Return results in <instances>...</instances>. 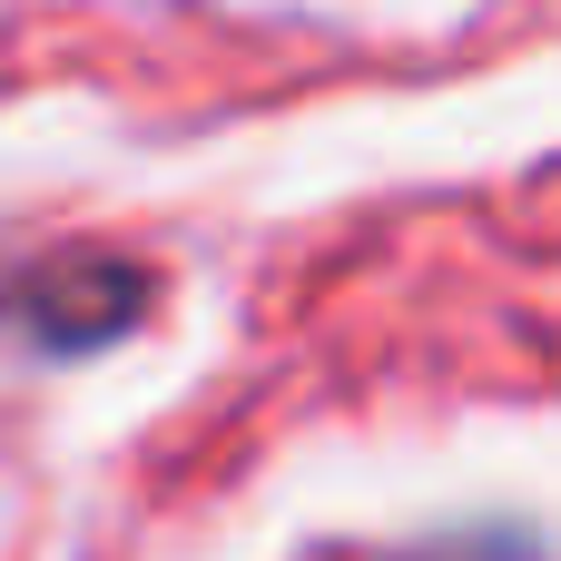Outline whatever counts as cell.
I'll return each instance as SVG.
<instances>
[{
	"mask_svg": "<svg viewBox=\"0 0 561 561\" xmlns=\"http://www.w3.org/2000/svg\"><path fill=\"white\" fill-rule=\"evenodd\" d=\"M10 316L30 345L49 355H89V345H118L138 316H148V266L138 256H99V247H69L49 256L39 276L10 286Z\"/></svg>",
	"mask_w": 561,
	"mask_h": 561,
	"instance_id": "cell-1",
	"label": "cell"
}]
</instances>
